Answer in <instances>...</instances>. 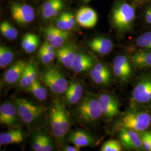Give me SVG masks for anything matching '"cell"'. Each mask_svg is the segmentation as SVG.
Wrapping results in <instances>:
<instances>
[{
  "instance_id": "obj_1",
  "label": "cell",
  "mask_w": 151,
  "mask_h": 151,
  "mask_svg": "<svg viewBox=\"0 0 151 151\" xmlns=\"http://www.w3.org/2000/svg\"><path fill=\"white\" fill-rule=\"evenodd\" d=\"M138 6L130 0H114L109 19L111 27L120 36L133 29Z\"/></svg>"
},
{
  "instance_id": "obj_2",
  "label": "cell",
  "mask_w": 151,
  "mask_h": 151,
  "mask_svg": "<svg viewBox=\"0 0 151 151\" xmlns=\"http://www.w3.org/2000/svg\"><path fill=\"white\" fill-rule=\"evenodd\" d=\"M49 119L53 135L58 139H62L70 128V121L65 105L60 100L54 101L50 106Z\"/></svg>"
},
{
  "instance_id": "obj_3",
  "label": "cell",
  "mask_w": 151,
  "mask_h": 151,
  "mask_svg": "<svg viewBox=\"0 0 151 151\" xmlns=\"http://www.w3.org/2000/svg\"><path fill=\"white\" fill-rule=\"evenodd\" d=\"M132 101L137 106H151V72L141 76L136 82Z\"/></svg>"
},
{
  "instance_id": "obj_4",
  "label": "cell",
  "mask_w": 151,
  "mask_h": 151,
  "mask_svg": "<svg viewBox=\"0 0 151 151\" xmlns=\"http://www.w3.org/2000/svg\"><path fill=\"white\" fill-rule=\"evenodd\" d=\"M76 115L82 122L92 123L96 122L103 115L98 99L90 96H85L76 109Z\"/></svg>"
},
{
  "instance_id": "obj_5",
  "label": "cell",
  "mask_w": 151,
  "mask_h": 151,
  "mask_svg": "<svg viewBox=\"0 0 151 151\" xmlns=\"http://www.w3.org/2000/svg\"><path fill=\"white\" fill-rule=\"evenodd\" d=\"M151 123V115L144 110L128 111L120 121V128L134 130L138 133L145 132Z\"/></svg>"
},
{
  "instance_id": "obj_6",
  "label": "cell",
  "mask_w": 151,
  "mask_h": 151,
  "mask_svg": "<svg viewBox=\"0 0 151 151\" xmlns=\"http://www.w3.org/2000/svg\"><path fill=\"white\" fill-rule=\"evenodd\" d=\"M17 113L22 121L27 124H31L37 121L43 115L44 109L25 99L17 98L14 100Z\"/></svg>"
},
{
  "instance_id": "obj_7",
  "label": "cell",
  "mask_w": 151,
  "mask_h": 151,
  "mask_svg": "<svg viewBox=\"0 0 151 151\" xmlns=\"http://www.w3.org/2000/svg\"><path fill=\"white\" fill-rule=\"evenodd\" d=\"M41 77L44 83L55 93H65L68 86L65 77L57 68L44 71Z\"/></svg>"
},
{
  "instance_id": "obj_8",
  "label": "cell",
  "mask_w": 151,
  "mask_h": 151,
  "mask_svg": "<svg viewBox=\"0 0 151 151\" xmlns=\"http://www.w3.org/2000/svg\"><path fill=\"white\" fill-rule=\"evenodd\" d=\"M10 11L14 20L20 25H27L35 19L34 9L27 4L13 2L10 6Z\"/></svg>"
},
{
  "instance_id": "obj_9",
  "label": "cell",
  "mask_w": 151,
  "mask_h": 151,
  "mask_svg": "<svg viewBox=\"0 0 151 151\" xmlns=\"http://www.w3.org/2000/svg\"><path fill=\"white\" fill-rule=\"evenodd\" d=\"M119 138L122 145L125 149L136 151L144 150L140 135L134 130L120 128Z\"/></svg>"
},
{
  "instance_id": "obj_10",
  "label": "cell",
  "mask_w": 151,
  "mask_h": 151,
  "mask_svg": "<svg viewBox=\"0 0 151 151\" xmlns=\"http://www.w3.org/2000/svg\"><path fill=\"white\" fill-rule=\"evenodd\" d=\"M131 63L128 57L123 54L118 55L114 59V73L120 81L127 82L131 77L133 73Z\"/></svg>"
},
{
  "instance_id": "obj_11",
  "label": "cell",
  "mask_w": 151,
  "mask_h": 151,
  "mask_svg": "<svg viewBox=\"0 0 151 151\" xmlns=\"http://www.w3.org/2000/svg\"><path fill=\"white\" fill-rule=\"evenodd\" d=\"M44 33L47 41L55 49L59 48L66 43L70 36L69 31L61 30L53 25L46 27Z\"/></svg>"
},
{
  "instance_id": "obj_12",
  "label": "cell",
  "mask_w": 151,
  "mask_h": 151,
  "mask_svg": "<svg viewBox=\"0 0 151 151\" xmlns=\"http://www.w3.org/2000/svg\"><path fill=\"white\" fill-rule=\"evenodd\" d=\"M98 100L102 110L103 115L111 119L119 114V104L113 95L103 93L99 96Z\"/></svg>"
},
{
  "instance_id": "obj_13",
  "label": "cell",
  "mask_w": 151,
  "mask_h": 151,
  "mask_svg": "<svg viewBox=\"0 0 151 151\" xmlns=\"http://www.w3.org/2000/svg\"><path fill=\"white\" fill-rule=\"evenodd\" d=\"M76 19L82 27L90 29L97 24L98 15L96 12L91 7H82L77 12Z\"/></svg>"
},
{
  "instance_id": "obj_14",
  "label": "cell",
  "mask_w": 151,
  "mask_h": 151,
  "mask_svg": "<svg viewBox=\"0 0 151 151\" xmlns=\"http://www.w3.org/2000/svg\"><path fill=\"white\" fill-rule=\"evenodd\" d=\"M57 49L56 57L60 63L67 68H71L73 61L77 53L74 44L65 43Z\"/></svg>"
},
{
  "instance_id": "obj_15",
  "label": "cell",
  "mask_w": 151,
  "mask_h": 151,
  "mask_svg": "<svg viewBox=\"0 0 151 151\" xmlns=\"http://www.w3.org/2000/svg\"><path fill=\"white\" fill-rule=\"evenodd\" d=\"M17 110L16 105L9 102L2 103L0 106V123L12 125L17 121Z\"/></svg>"
},
{
  "instance_id": "obj_16",
  "label": "cell",
  "mask_w": 151,
  "mask_h": 151,
  "mask_svg": "<svg viewBox=\"0 0 151 151\" xmlns=\"http://www.w3.org/2000/svg\"><path fill=\"white\" fill-rule=\"evenodd\" d=\"M27 63L24 60H18L6 70L3 76L4 82L14 85L19 82Z\"/></svg>"
},
{
  "instance_id": "obj_17",
  "label": "cell",
  "mask_w": 151,
  "mask_h": 151,
  "mask_svg": "<svg viewBox=\"0 0 151 151\" xmlns=\"http://www.w3.org/2000/svg\"><path fill=\"white\" fill-rule=\"evenodd\" d=\"M88 45L93 51L101 55L110 53L114 47L112 40L105 37H97L93 38L88 42Z\"/></svg>"
},
{
  "instance_id": "obj_18",
  "label": "cell",
  "mask_w": 151,
  "mask_h": 151,
  "mask_svg": "<svg viewBox=\"0 0 151 151\" xmlns=\"http://www.w3.org/2000/svg\"><path fill=\"white\" fill-rule=\"evenodd\" d=\"M130 60L132 63L137 68L151 67V50L137 49L131 55Z\"/></svg>"
},
{
  "instance_id": "obj_19",
  "label": "cell",
  "mask_w": 151,
  "mask_h": 151,
  "mask_svg": "<svg viewBox=\"0 0 151 151\" xmlns=\"http://www.w3.org/2000/svg\"><path fill=\"white\" fill-rule=\"evenodd\" d=\"M93 65L91 57L83 53H77L73 61L71 69L75 72H82L88 70Z\"/></svg>"
},
{
  "instance_id": "obj_20",
  "label": "cell",
  "mask_w": 151,
  "mask_h": 151,
  "mask_svg": "<svg viewBox=\"0 0 151 151\" xmlns=\"http://www.w3.org/2000/svg\"><path fill=\"white\" fill-rule=\"evenodd\" d=\"M83 87L78 82H71L65 92L67 103L74 105L80 102L83 95Z\"/></svg>"
},
{
  "instance_id": "obj_21",
  "label": "cell",
  "mask_w": 151,
  "mask_h": 151,
  "mask_svg": "<svg viewBox=\"0 0 151 151\" xmlns=\"http://www.w3.org/2000/svg\"><path fill=\"white\" fill-rule=\"evenodd\" d=\"M70 143L80 148L92 145L95 139L86 132L78 130L72 132L69 137Z\"/></svg>"
},
{
  "instance_id": "obj_22",
  "label": "cell",
  "mask_w": 151,
  "mask_h": 151,
  "mask_svg": "<svg viewBox=\"0 0 151 151\" xmlns=\"http://www.w3.org/2000/svg\"><path fill=\"white\" fill-rule=\"evenodd\" d=\"M37 70L33 62L27 63L19 82V86L22 88H27L37 79Z\"/></svg>"
},
{
  "instance_id": "obj_23",
  "label": "cell",
  "mask_w": 151,
  "mask_h": 151,
  "mask_svg": "<svg viewBox=\"0 0 151 151\" xmlns=\"http://www.w3.org/2000/svg\"><path fill=\"white\" fill-rule=\"evenodd\" d=\"M24 135L22 130L19 129H13L0 134L1 145L18 144L23 140Z\"/></svg>"
},
{
  "instance_id": "obj_24",
  "label": "cell",
  "mask_w": 151,
  "mask_h": 151,
  "mask_svg": "<svg viewBox=\"0 0 151 151\" xmlns=\"http://www.w3.org/2000/svg\"><path fill=\"white\" fill-rule=\"evenodd\" d=\"M76 17L70 12H63L60 14L55 20V27L63 30L70 31L75 26Z\"/></svg>"
},
{
  "instance_id": "obj_25",
  "label": "cell",
  "mask_w": 151,
  "mask_h": 151,
  "mask_svg": "<svg viewBox=\"0 0 151 151\" xmlns=\"http://www.w3.org/2000/svg\"><path fill=\"white\" fill-rule=\"evenodd\" d=\"M90 76L95 83L100 85H108L111 78L110 72L99 71L93 67L90 71Z\"/></svg>"
},
{
  "instance_id": "obj_26",
  "label": "cell",
  "mask_w": 151,
  "mask_h": 151,
  "mask_svg": "<svg viewBox=\"0 0 151 151\" xmlns=\"http://www.w3.org/2000/svg\"><path fill=\"white\" fill-rule=\"evenodd\" d=\"M27 90L40 101H44L48 96L47 89L42 85L38 78L34 81Z\"/></svg>"
},
{
  "instance_id": "obj_27",
  "label": "cell",
  "mask_w": 151,
  "mask_h": 151,
  "mask_svg": "<svg viewBox=\"0 0 151 151\" xmlns=\"http://www.w3.org/2000/svg\"><path fill=\"white\" fill-rule=\"evenodd\" d=\"M0 31L4 37L11 40L16 39L18 37L17 30L11 25L7 20L1 22L0 25Z\"/></svg>"
},
{
  "instance_id": "obj_28",
  "label": "cell",
  "mask_w": 151,
  "mask_h": 151,
  "mask_svg": "<svg viewBox=\"0 0 151 151\" xmlns=\"http://www.w3.org/2000/svg\"><path fill=\"white\" fill-rule=\"evenodd\" d=\"M14 59V53L11 49L5 45L0 47V67L5 68Z\"/></svg>"
},
{
  "instance_id": "obj_29",
  "label": "cell",
  "mask_w": 151,
  "mask_h": 151,
  "mask_svg": "<svg viewBox=\"0 0 151 151\" xmlns=\"http://www.w3.org/2000/svg\"><path fill=\"white\" fill-rule=\"evenodd\" d=\"M135 45L139 48L151 50V30L146 31L135 39Z\"/></svg>"
},
{
  "instance_id": "obj_30",
  "label": "cell",
  "mask_w": 151,
  "mask_h": 151,
  "mask_svg": "<svg viewBox=\"0 0 151 151\" xmlns=\"http://www.w3.org/2000/svg\"><path fill=\"white\" fill-rule=\"evenodd\" d=\"M57 0H47L41 6V15L44 19H52V10Z\"/></svg>"
},
{
  "instance_id": "obj_31",
  "label": "cell",
  "mask_w": 151,
  "mask_h": 151,
  "mask_svg": "<svg viewBox=\"0 0 151 151\" xmlns=\"http://www.w3.org/2000/svg\"><path fill=\"white\" fill-rule=\"evenodd\" d=\"M38 55L42 62L44 64L47 65L54 60L56 55V52L47 51L42 47L38 51Z\"/></svg>"
},
{
  "instance_id": "obj_32",
  "label": "cell",
  "mask_w": 151,
  "mask_h": 151,
  "mask_svg": "<svg viewBox=\"0 0 151 151\" xmlns=\"http://www.w3.org/2000/svg\"><path fill=\"white\" fill-rule=\"evenodd\" d=\"M122 146L120 140L111 139L104 143L101 148V151H120L122 149Z\"/></svg>"
},
{
  "instance_id": "obj_33",
  "label": "cell",
  "mask_w": 151,
  "mask_h": 151,
  "mask_svg": "<svg viewBox=\"0 0 151 151\" xmlns=\"http://www.w3.org/2000/svg\"><path fill=\"white\" fill-rule=\"evenodd\" d=\"M32 150L35 151H42L43 148V133H39L34 137L32 140Z\"/></svg>"
},
{
  "instance_id": "obj_34",
  "label": "cell",
  "mask_w": 151,
  "mask_h": 151,
  "mask_svg": "<svg viewBox=\"0 0 151 151\" xmlns=\"http://www.w3.org/2000/svg\"><path fill=\"white\" fill-rule=\"evenodd\" d=\"M39 44V39L38 36L36 34H34V36L32 37L30 42L27 45V47L24 50L27 53H31L34 52L38 47Z\"/></svg>"
},
{
  "instance_id": "obj_35",
  "label": "cell",
  "mask_w": 151,
  "mask_h": 151,
  "mask_svg": "<svg viewBox=\"0 0 151 151\" xmlns=\"http://www.w3.org/2000/svg\"><path fill=\"white\" fill-rule=\"evenodd\" d=\"M140 138L143 144L144 150L147 151H151V142L148 137L146 135L145 132L139 133Z\"/></svg>"
},
{
  "instance_id": "obj_36",
  "label": "cell",
  "mask_w": 151,
  "mask_h": 151,
  "mask_svg": "<svg viewBox=\"0 0 151 151\" xmlns=\"http://www.w3.org/2000/svg\"><path fill=\"white\" fill-rule=\"evenodd\" d=\"M53 150V144L48 135L43 133V148L42 151H50Z\"/></svg>"
},
{
  "instance_id": "obj_37",
  "label": "cell",
  "mask_w": 151,
  "mask_h": 151,
  "mask_svg": "<svg viewBox=\"0 0 151 151\" xmlns=\"http://www.w3.org/2000/svg\"><path fill=\"white\" fill-rule=\"evenodd\" d=\"M63 151H80V148L77 146H65L63 147Z\"/></svg>"
},
{
  "instance_id": "obj_38",
  "label": "cell",
  "mask_w": 151,
  "mask_h": 151,
  "mask_svg": "<svg viewBox=\"0 0 151 151\" xmlns=\"http://www.w3.org/2000/svg\"><path fill=\"white\" fill-rule=\"evenodd\" d=\"M130 1L135 2L139 6L143 5H145L151 2V0H130Z\"/></svg>"
},
{
  "instance_id": "obj_39",
  "label": "cell",
  "mask_w": 151,
  "mask_h": 151,
  "mask_svg": "<svg viewBox=\"0 0 151 151\" xmlns=\"http://www.w3.org/2000/svg\"><path fill=\"white\" fill-rule=\"evenodd\" d=\"M145 133L151 142V132H145Z\"/></svg>"
},
{
  "instance_id": "obj_40",
  "label": "cell",
  "mask_w": 151,
  "mask_h": 151,
  "mask_svg": "<svg viewBox=\"0 0 151 151\" xmlns=\"http://www.w3.org/2000/svg\"><path fill=\"white\" fill-rule=\"evenodd\" d=\"M80 1H81V2L82 3H84V4H87L89 2H90L92 0H79Z\"/></svg>"
}]
</instances>
